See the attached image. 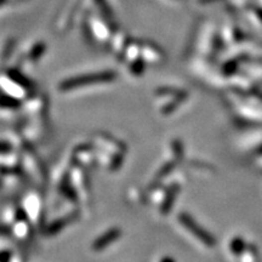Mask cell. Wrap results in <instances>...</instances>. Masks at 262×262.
I'll list each match as a JSON object with an SVG mask.
<instances>
[{
  "instance_id": "cell-2",
  "label": "cell",
  "mask_w": 262,
  "mask_h": 262,
  "mask_svg": "<svg viewBox=\"0 0 262 262\" xmlns=\"http://www.w3.org/2000/svg\"><path fill=\"white\" fill-rule=\"evenodd\" d=\"M120 232L119 230H112L109 232H107L106 234L100 237L95 243H93V250H102L104 249L106 247H108L112 242H114L115 239L119 238Z\"/></svg>"
},
{
  "instance_id": "cell-3",
  "label": "cell",
  "mask_w": 262,
  "mask_h": 262,
  "mask_svg": "<svg viewBox=\"0 0 262 262\" xmlns=\"http://www.w3.org/2000/svg\"><path fill=\"white\" fill-rule=\"evenodd\" d=\"M244 242L242 241H234L232 242V244H231V252L232 254H234L236 256H239L241 254L243 253V250H244V244H243Z\"/></svg>"
},
{
  "instance_id": "cell-5",
  "label": "cell",
  "mask_w": 262,
  "mask_h": 262,
  "mask_svg": "<svg viewBox=\"0 0 262 262\" xmlns=\"http://www.w3.org/2000/svg\"><path fill=\"white\" fill-rule=\"evenodd\" d=\"M161 262H176V261H174L173 259H170V258H163Z\"/></svg>"
},
{
  "instance_id": "cell-4",
  "label": "cell",
  "mask_w": 262,
  "mask_h": 262,
  "mask_svg": "<svg viewBox=\"0 0 262 262\" xmlns=\"http://www.w3.org/2000/svg\"><path fill=\"white\" fill-rule=\"evenodd\" d=\"M9 259H10V254H7V253H4L0 255V262H7Z\"/></svg>"
},
{
  "instance_id": "cell-1",
  "label": "cell",
  "mask_w": 262,
  "mask_h": 262,
  "mask_svg": "<svg viewBox=\"0 0 262 262\" xmlns=\"http://www.w3.org/2000/svg\"><path fill=\"white\" fill-rule=\"evenodd\" d=\"M114 78V74L112 72H101V73H91L85 74V76L77 77V78L70 79L67 82H63L61 84V90H72L78 87H83L87 84H92V83H102L109 82Z\"/></svg>"
}]
</instances>
